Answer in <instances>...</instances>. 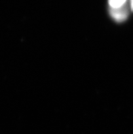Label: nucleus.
I'll return each instance as SVG.
<instances>
[{
  "mask_svg": "<svg viewBox=\"0 0 133 134\" xmlns=\"http://www.w3.org/2000/svg\"><path fill=\"white\" fill-rule=\"evenodd\" d=\"M130 9L133 11V0H130Z\"/></svg>",
  "mask_w": 133,
  "mask_h": 134,
  "instance_id": "nucleus-3",
  "label": "nucleus"
},
{
  "mask_svg": "<svg viewBox=\"0 0 133 134\" xmlns=\"http://www.w3.org/2000/svg\"><path fill=\"white\" fill-rule=\"evenodd\" d=\"M109 13L111 16L117 22L124 21L128 16V10L126 5L117 8H110Z\"/></svg>",
  "mask_w": 133,
  "mask_h": 134,
  "instance_id": "nucleus-1",
  "label": "nucleus"
},
{
  "mask_svg": "<svg viewBox=\"0 0 133 134\" xmlns=\"http://www.w3.org/2000/svg\"><path fill=\"white\" fill-rule=\"evenodd\" d=\"M126 2V0H109V4L110 8H117L123 6Z\"/></svg>",
  "mask_w": 133,
  "mask_h": 134,
  "instance_id": "nucleus-2",
  "label": "nucleus"
}]
</instances>
